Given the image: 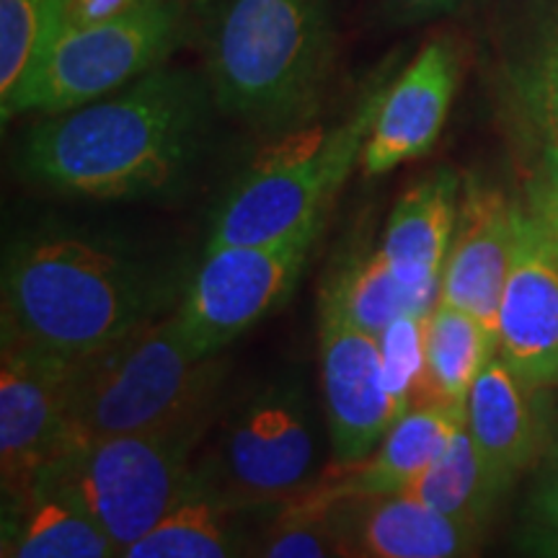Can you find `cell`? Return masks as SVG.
Listing matches in <instances>:
<instances>
[{
  "instance_id": "7a4b0ae2",
  "label": "cell",
  "mask_w": 558,
  "mask_h": 558,
  "mask_svg": "<svg viewBox=\"0 0 558 558\" xmlns=\"http://www.w3.org/2000/svg\"><path fill=\"white\" fill-rule=\"evenodd\" d=\"M173 279L109 239L39 233L13 243L3 264V329L78 362L156 320Z\"/></svg>"
},
{
  "instance_id": "484cf974",
  "label": "cell",
  "mask_w": 558,
  "mask_h": 558,
  "mask_svg": "<svg viewBox=\"0 0 558 558\" xmlns=\"http://www.w3.org/2000/svg\"><path fill=\"white\" fill-rule=\"evenodd\" d=\"M383 367L390 393L399 401L401 414L424 399L427 380V316L403 313L378 337Z\"/></svg>"
},
{
  "instance_id": "4dcf8cb0",
  "label": "cell",
  "mask_w": 558,
  "mask_h": 558,
  "mask_svg": "<svg viewBox=\"0 0 558 558\" xmlns=\"http://www.w3.org/2000/svg\"><path fill=\"white\" fill-rule=\"evenodd\" d=\"M541 181L554 192H558V150H543Z\"/></svg>"
},
{
  "instance_id": "6da1fadb",
  "label": "cell",
  "mask_w": 558,
  "mask_h": 558,
  "mask_svg": "<svg viewBox=\"0 0 558 558\" xmlns=\"http://www.w3.org/2000/svg\"><path fill=\"white\" fill-rule=\"evenodd\" d=\"M213 107L205 75L160 65L34 124L21 171L47 190L88 199L156 197L197 163Z\"/></svg>"
},
{
  "instance_id": "83f0119b",
  "label": "cell",
  "mask_w": 558,
  "mask_h": 558,
  "mask_svg": "<svg viewBox=\"0 0 558 558\" xmlns=\"http://www.w3.org/2000/svg\"><path fill=\"white\" fill-rule=\"evenodd\" d=\"M145 3H150V0H60L58 29H54V34L124 16V13L135 11Z\"/></svg>"
},
{
  "instance_id": "d6986e66",
  "label": "cell",
  "mask_w": 558,
  "mask_h": 558,
  "mask_svg": "<svg viewBox=\"0 0 558 558\" xmlns=\"http://www.w3.org/2000/svg\"><path fill=\"white\" fill-rule=\"evenodd\" d=\"M5 558H109L114 541L88 512L75 488L50 463L24 497L3 505Z\"/></svg>"
},
{
  "instance_id": "8992f818",
  "label": "cell",
  "mask_w": 558,
  "mask_h": 558,
  "mask_svg": "<svg viewBox=\"0 0 558 558\" xmlns=\"http://www.w3.org/2000/svg\"><path fill=\"white\" fill-rule=\"evenodd\" d=\"M209 411L166 427L90 439L52 460L120 556L184 497Z\"/></svg>"
},
{
  "instance_id": "ac0fdd59",
  "label": "cell",
  "mask_w": 558,
  "mask_h": 558,
  "mask_svg": "<svg viewBox=\"0 0 558 558\" xmlns=\"http://www.w3.org/2000/svg\"><path fill=\"white\" fill-rule=\"evenodd\" d=\"M282 505H256L218 484L205 463L169 514L124 550V558H228L254 554V514Z\"/></svg>"
},
{
  "instance_id": "7c38bea8",
  "label": "cell",
  "mask_w": 558,
  "mask_h": 558,
  "mask_svg": "<svg viewBox=\"0 0 558 558\" xmlns=\"http://www.w3.org/2000/svg\"><path fill=\"white\" fill-rule=\"evenodd\" d=\"M499 357L535 386L558 383V246L522 215L518 248L497 311Z\"/></svg>"
},
{
  "instance_id": "e0dca14e",
  "label": "cell",
  "mask_w": 558,
  "mask_h": 558,
  "mask_svg": "<svg viewBox=\"0 0 558 558\" xmlns=\"http://www.w3.org/2000/svg\"><path fill=\"white\" fill-rule=\"evenodd\" d=\"M458 209L460 179L450 169H439L409 186L388 218L380 254L418 316H429L439 300Z\"/></svg>"
},
{
  "instance_id": "603a6c76",
  "label": "cell",
  "mask_w": 558,
  "mask_h": 558,
  "mask_svg": "<svg viewBox=\"0 0 558 558\" xmlns=\"http://www.w3.org/2000/svg\"><path fill=\"white\" fill-rule=\"evenodd\" d=\"M411 497L427 501L439 512L450 514L473 527H486L488 518L497 509L505 492L488 473L484 458L473 445L469 427H458L442 456L418 476L414 484L403 488Z\"/></svg>"
},
{
  "instance_id": "52a82bcc",
  "label": "cell",
  "mask_w": 558,
  "mask_h": 558,
  "mask_svg": "<svg viewBox=\"0 0 558 558\" xmlns=\"http://www.w3.org/2000/svg\"><path fill=\"white\" fill-rule=\"evenodd\" d=\"M186 37L184 0H150L124 16L54 34L16 94L0 104L3 124L24 111L60 114L114 94L166 65Z\"/></svg>"
},
{
  "instance_id": "f546056e",
  "label": "cell",
  "mask_w": 558,
  "mask_h": 558,
  "mask_svg": "<svg viewBox=\"0 0 558 558\" xmlns=\"http://www.w3.org/2000/svg\"><path fill=\"white\" fill-rule=\"evenodd\" d=\"M527 213L541 222L543 230L550 235V241L558 246V192L543 184L538 179L530 186V199H527Z\"/></svg>"
},
{
  "instance_id": "277c9868",
  "label": "cell",
  "mask_w": 558,
  "mask_h": 558,
  "mask_svg": "<svg viewBox=\"0 0 558 558\" xmlns=\"http://www.w3.org/2000/svg\"><path fill=\"white\" fill-rule=\"evenodd\" d=\"M218 383V354L192 349L173 316L148 320L75 362L65 450L197 416L213 409Z\"/></svg>"
},
{
  "instance_id": "d4e9b609",
  "label": "cell",
  "mask_w": 558,
  "mask_h": 558,
  "mask_svg": "<svg viewBox=\"0 0 558 558\" xmlns=\"http://www.w3.org/2000/svg\"><path fill=\"white\" fill-rule=\"evenodd\" d=\"M60 0H0V104L16 94L58 29Z\"/></svg>"
},
{
  "instance_id": "9c48e42d",
  "label": "cell",
  "mask_w": 558,
  "mask_h": 558,
  "mask_svg": "<svg viewBox=\"0 0 558 558\" xmlns=\"http://www.w3.org/2000/svg\"><path fill=\"white\" fill-rule=\"evenodd\" d=\"M207 469L218 484L256 505H284L318 471V435L303 383L277 380L248 396L230 416Z\"/></svg>"
},
{
  "instance_id": "5b68a950",
  "label": "cell",
  "mask_w": 558,
  "mask_h": 558,
  "mask_svg": "<svg viewBox=\"0 0 558 558\" xmlns=\"http://www.w3.org/2000/svg\"><path fill=\"white\" fill-rule=\"evenodd\" d=\"M388 81L383 75L339 128L292 140L235 181L215 213L207 243H275L320 226L326 205L360 163Z\"/></svg>"
},
{
  "instance_id": "9a60e30c",
  "label": "cell",
  "mask_w": 558,
  "mask_h": 558,
  "mask_svg": "<svg viewBox=\"0 0 558 558\" xmlns=\"http://www.w3.org/2000/svg\"><path fill=\"white\" fill-rule=\"evenodd\" d=\"M546 390L548 386L522 378L499 354L481 369L469 390L465 427L505 494L538 465L554 442Z\"/></svg>"
},
{
  "instance_id": "cb8c5ba5",
  "label": "cell",
  "mask_w": 558,
  "mask_h": 558,
  "mask_svg": "<svg viewBox=\"0 0 558 558\" xmlns=\"http://www.w3.org/2000/svg\"><path fill=\"white\" fill-rule=\"evenodd\" d=\"M320 311L339 313L349 324L375 333V337H380L403 313H414L407 290L380 251L349 267L326 290Z\"/></svg>"
},
{
  "instance_id": "3957f363",
  "label": "cell",
  "mask_w": 558,
  "mask_h": 558,
  "mask_svg": "<svg viewBox=\"0 0 558 558\" xmlns=\"http://www.w3.org/2000/svg\"><path fill=\"white\" fill-rule=\"evenodd\" d=\"M215 109L262 130L316 114L337 54L331 0H209L202 21Z\"/></svg>"
},
{
  "instance_id": "2e32d148",
  "label": "cell",
  "mask_w": 558,
  "mask_h": 558,
  "mask_svg": "<svg viewBox=\"0 0 558 558\" xmlns=\"http://www.w3.org/2000/svg\"><path fill=\"white\" fill-rule=\"evenodd\" d=\"M331 518L349 556L362 558H456L476 554L481 527L439 512L407 492L378 497H329Z\"/></svg>"
},
{
  "instance_id": "44dd1931",
  "label": "cell",
  "mask_w": 558,
  "mask_h": 558,
  "mask_svg": "<svg viewBox=\"0 0 558 558\" xmlns=\"http://www.w3.org/2000/svg\"><path fill=\"white\" fill-rule=\"evenodd\" d=\"M501 90L509 114L541 150H558V5L541 13L509 47Z\"/></svg>"
},
{
  "instance_id": "ffe728a7",
  "label": "cell",
  "mask_w": 558,
  "mask_h": 558,
  "mask_svg": "<svg viewBox=\"0 0 558 558\" xmlns=\"http://www.w3.org/2000/svg\"><path fill=\"white\" fill-rule=\"evenodd\" d=\"M463 424L465 407L416 403L390 424L386 437L367 458L341 465L339 478L316 488L329 497H378L403 492L442 456Z\"/></svg>"
},
{
  "instance_id": "30bf717a",
  "label": "cell",
  "mask_w": 558,
  "mask_h": 558,
  "mask_svg": "<svg viewBox=\"0 0 558 558\" xmlns=\"http://www.w3.org/2000/svg\"><path fill=\"white\" fill-rule=\"evenodd\" d=\"M0 476L3 505L24 497L65 450L75 362L3 329L0 354Z\"/></svg>"
},
{
  "instance_id": "7402d4cb",
  "label": "cell",
  "mask_w": 558,
  "mask_h": 558,
  "mask_svg": "<svg viewBox=\"0 0 558 558\" xmlns=\"http://www.w3.org/2000/svg\"><path fill=\"white\" fill-rule=\"evenodd\" d=\"M497 354V333L469 311L437 300L427 316V380L422 403L465 407L481 369Z\"/></svg>"
},
{
  "instance_id": "5bb4252c",
  "label": "cell",
  "mask_w": 558,
  "mask_h": 558,
  "mask_svg": "<svg viewBox=\"0 0 558 558\" xmlns=\"http://www.w3.org/2000/svg\"><path fill=\"white\" fill-rule=\"evenodd\" d=\"M522 215L525 209L518 202L476 179L465 184L460 197L439 300L469 311L494 333L499 298L518 248Z\"/></svg>"
},
{
  "instance_id": "f1b7e54d",
  "label": "cell",
  "mask_w": 558,
  "mask_h": 558,
  "mask_svg": "<svg viewBox=\"0 0 558 558\" xmlns=\"http://www.w3.org/2000/svg\"><path fill=\"white\" fill-rule=\"evenodd\" d=\"M463 3L465 0H378V9L390 24L409 26L450 16Z\"/></svg>"
},
{
  "instance_id": "ba28073f",
  "label": "cell",
  "mask_w": 558,
  "mask_h": 558,
  "mask_svg": "<svg viewBox=\"0 0 558 558\" xmlns=\"http://www.w3.org/2000/svg\"><path fill=\"white\" fill-rule=\"evenodd\" d=\"M320 226L275 243H207L177 318L199 354L222 347L275 313L298 288Z\"/></svg>"
},
{
  "instance_id": "8fae6325",
  "label": "cell",
  "mask_w": 558,
  "mask_h": 558,
  "mask_svg": "<svg viewBox=\"0 0 558 558\" xmlns=\"http://www.w3.org/2000/svg\"><path fill=\"white\" fill-rule=\"evenodd\" d=\"M320 388L337 465L367 458L401 416L386 380L378 337L333 311H320Z\"/></svg>"
},
{
  "instance_id": "4316f807",
  "label": "cell",
  "mask_w": 558,
  "mask_h": 558,
  "mask_svg": "<svg viewBox=\"0 0 558 558\" xmlns=\"http://www.w3.org/2000/svg\"><path fill=\"white\" fill-rule=\"evenodd\" d=\"M518 546L530 556H558V435L533 469Z\"/></svg>"
},
{
  "instance_id": "4fadbf2b",
  "label": "cell",
  "mask_w": 558,
  "mask_h": 558,
  "mask_svg": "<svg viewBox=\"0 0 558 558\" xmlns=\"http://www.w3.org/2000/svg\"><path fill=\"white\" fill-rule=\"evenodd\" d=\"M460 81V60L450 39L427 41L407 68L388 81L360 166L367 177L424 156L437 143Z\"/></svg>"
}]
</instances>
